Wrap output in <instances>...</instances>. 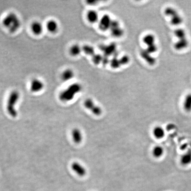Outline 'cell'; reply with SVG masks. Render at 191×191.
Masks as SVG:
<instances>
[{
  "label": "cell",
  "instance_id": "1",
  "mask_svg": "<svg viewBox=\"0 0 191 191\" xmlns=\"http://www.w3.org/2000/svg\"><path fill=\"white\" fill-rule=\"evenodd\" d=\"M2 25L11 33H16L21 26V21L15 13L9 12L2 19Z\"/></svg>",
  "mask_w": 191,
  "mask_h": 191
},
{
  "label": "cell",
  "instance_id": "2",
  "mask_svg": "<svg viewBox=\"0 0 191 191\" xmlns=\"http://www.w3.org/2000/svg\"><path fill=\"white\" fill-rule=\"evenodd\" d=\"M81 90L82 86L80 84L73 83L60 92L58 95L59 100L64 102L72 101L75 97V95L80 92Z\"/></svg>",
  "mask_w": 191,
  "mask_h": 191
},
{
  "label": "cell",
  "instance_id": "3",
  "mask_svg": "<svg viewBox=\"0 0 191 191\" xmlns=\"http://www.w3.org/2000/svg\"><path fill=\"white\" fill-rule=\"evenodd\" d=\"M20 97V93L17 90H13L9 93L7 102L6 109L8 114L12 117L15 118L17 116L16 106Z\"/></svg>",
  "mask_w": 191,
  "mask_h": 191
},
{
  "label": "cell",
  "instance_id": "4",
  "mask_svg": "<svg viewBox=\"0 0 191 191\" xmlns=\"http://www.w3.org/2000/svg\"><path fill=\"white\" fill-rule=\"evenodd\" d=\"M164 13L166 16L170 17V22L172 25L178 26L183 23V19L182 17L178 13L176 9L174 8H166L164 11Z\"/></svg>",
  "mask_w": 191,
  "mask_h": 191
},
{
  "label": "cell",
  "instance_id": "5",
  "mask_svg": "<svg viewBox=\"0 0 191 191\" xmlns=\"http://www.w3.org/2000/svg\"><path fill=\"white\" fill-rule=\"evenodd\" d=\"M44 82L39 78H34L30 82V90L33 93L40 92L44 90Z\"/></svg>",
  "mask_w": 191,
  "mask_h": 191
},
{
  "label": "cell",
  "instance_id": "6",
  "mask_svg": "<svg viewBox=\"0 0 191 191\" xmlns=\"http://www.w3.org/2000/svg\"><path fill=\"white\" fill-rule=\"evenodd\" d=\"M84 106L85 108L90 110L96 115H100L102 113V109L100 107L96 105L93 100L88 98L85 100L84 103Z\"/></svg>",
  "mask_w": 191,
  "mask_h": 191
},
{
  "label": "cell",
  "instance_id": "7",
  "mask_svg": "<svg viewBox=\"0 0 191 191\" xmlns=\"http://www.w3.org/2000/svg\"><path fill=\"white\" fill-rule=\"evenodd\" d=\"M110 29L111 33L114 37L119 38L124 35V30L120 27L119 22L117 20H112Z\"/></svg>",
  "mask_w": 191,
  "mask_h": 191
},
{
  "label": "cell",
  "instance_id": "8",
  "mask_svg": "<svg viewBox=\"0 0 191 191\" xmlns=\"http://www.w3.org/2000/svg\"><path fill=\"white\" fill-rule=\"evenodd\" d=\"M44 25L42 23L38 20H35L30 25V29L31 33L35 36H40L44 32Z\"/></svg>",
  "mask_w": 191,
  "mask_h": 191
},
{
  "label": "cell",
  "instance_id": "9",
  "mask_svg": "<svg viewBox=\"0 0 191 191\" xmlns=\"http://www.w3.org/2000/svg\"><path fill=\"white\" fill-rule=\"evenodd\" d=\"M100 49L104 53L105 56L108 57L117 54L116 53L117 46L115 43H111L108 45H102L100 46Z\"/></svg>",
  "mask_w": 191,
  "mask_h": 191
},
{
  "label": "cell",
  "instance_id": "10",
  "mask_svg": "<svg viewBox=\"0 0 191 191\" xmlns=\"http://www.w3.org/2000/svg\"><path fill=\"white\" fill-rule=\"evenodd\" d=\"M46 28L49 33L53 34L57 33L59 30V24L58 22L55 19H49L46 24Z\"/></svg>",
  "mask_w": 191,
  "mask_h": 191
},
{
  "label": "cell",
  "instance_id": "11",
  "mask_svg": "<svg viewBox=\"0 0 191 191\" xmlns=\"http://www.w3.org/2000/svg\"><path fill=\"white\" fill-rule=\"evenodd\" d=\"M112 20L109 15L105 14L102 17L99 23V28L102 31H106L110 29Z\"/></svg>",
  "mask_w": 191,
  "mask_h": 191
},
{
  "label": "cell",
  "instance_id": "12",
  "mask_svg": "<svg viewBox=\"0 0 191 191\" xmlns=\"http://www.w3.org/2000/svg\"><path fill=\"white\" fill-rule=\"evenodd\" d=\"M140 55L141 57L146 61L149 65L153 66L156 64V58L152 56L151 54L148 52L145 49L141 50Z\"/></svg>",
  "mask_w": 191,
  "mask_h": 191
},
{
  "label": "cell",
  "instance_id": "13",
  "mask_svg": "<svg viewBox=\"0 0 191 191\" xmlns=\"http://www.w3.org/2000/svg\"><path fill=\"white\" fill-rule=\"evenodd\" d=\"M75 76L74 72L73 69L70 68H67L63 70L61 73V80L63 81L67 82L72 80Z\"/></svg>",
  "mask_w": 191,
  "mask_h": 191
},
{
  "label": "cell",
  "instance_id": "14",
  "mask_svg": "<svg viewBox=\"0 0 191 191\" xmlns=\"http://www.w3.org/2000/svg\"><path fill=\"white\" fill-rule=\"evenodd\" d=\"M71 168L73 171L79 176H83L86 174V169L78 163L77 162L73 163L71 165Z\"/></svg>",
  "mask_w": 191,
  "mask_h": 191
},
{
  "label": "cell",
  "instance_id": "15",
  "mask_svg": "<svg viewBox=\"0 0 191 191\" xmlns=\"http://www.w3.org/2000/svg\"><path fill=\"white\" fill-rule=\"evenodd\" d=\"M189 44V41L187 38L181 40H178L174 44V47L177 51H182L187 48Z\"/></svg>",
  "mask_w": 191,
  "mask_h": 191
},
{
  "label": "cell",
  "instance_id": "16",
  "mask_svg": "<svg viewBox=\"0 0 191 191\" xmlns=\"http://www.w3.org/2000/svg\"><path fill=\"white\" fill-rule=\"evenodd\" d=\"M82 47L78 44H74L69 47V52L71 56L76 57L80 55L82 51Z\"/></svg>",
  "mask_w": 191,
  "mask_h": 191
},
{
  "label": "cell",
  "instance_id": "17",
  "mask_svg": "<svg viewBox=\"0 0 191 191\" xmlns=\"http://www.w3.org/2000/svg\"><path fill=\"white\" fill-rule=\"evenodd\" d=\"M72 136L74 142L77 144L81 143L83 139V136L81 131L77 128H74L72 130Z\"/></svg>",
  "mask_w": 191,
  "mask_h": 191
},
{
  "label": "cell",
  "instance_id": "18",
  "mask_svg": "<svg viewBox=\"0 0 191 191\" xmlns=\"http://www.w3.org/2000/svg\"><path fill=\"white\" fill-rule=\"evenodd\" d=\"M86 17L89 22L92 24L96 23L98 21L99 18L98 13L96 11L93 10L89 11L87 12Z\"/></svg>",
  "mask_w": 191,
  "mask_h": 191
},
{
  "label": "cell",
  "instance_id": "19",
  "mask_svg": "<svg viewBox=\"0 0 191 191\" xmlns=\"http://www.w3.org/2000/svg\"><path fill=\"white\" fill-rule=\"evenodd\" d=\"M181 163L184 166L189 165L191 164V151L189 150L181 156L180 159Z\"/></svg>",
  "mask_w": 191,
  "mask_h": 191
},
{
  "label": "cell",
  "instance_id": "20",
  "mask_svg": "<svg viewBox=\"0 0 191 191\" xmlns=\"http://www.w3.org/2000/svg\"><path fill=\"white\" fill-rule=\"evenodd\" d=\"M153 134L156 139H162L165 135V131L161 126H156L153 130Z\"/></svg>",
  "mask_w": 191,
  "mask_h": 191
},
{
  "label": "cell",
  "instance_id": "21",
  "mask_svg": "<svg viewBox=\"0 0 191 191\" xmlns=\"http://www.w3.org/2000/svg\"><path fill=\"white\" fill-rule=\"evenodd\" d=\"M143 42L147 47L153 45L155 44V36L151 34L147 35L143 37Z\"/></svg>",
  "mask_w": 191,
  "mask_h": 191
},
{
  "label": "cell",
  "instance_id": "22",
  "mask_svg": "<svg viewBox=\"0 0 191 191\" xmlns=\"http://www.w3.org/2000/svg\"><path fill=\"white\" fill-rule=\"evenodd\" d=\"M183 107L185 111L191 112V93H188L185 97Z\"/></svg>",
  "mask_w": 191,
  "mask_h": 191
},
{
  "label": "cell",
  "instance_id": "23",
  "mask_svg": "<svg viewBox=\"0 0 191 191\" xmlns=\"http://www.w3.org/2000/svg\"><path fill=\"white\" fill-rule=\"evenodd\" d=\"M164 151L161 146H157L154 147L153 150V154L156 158H159L163 155Z\"/></svg>",
  "mask_w": 191,
  "mask_h": 191
},
{
  "label": "cell",
  "instance_id": "24",
  "mask_svg": "<svg viewBox=\"0 0 191 191\" xmlns=\"http://www.w3.org/2000/svg\"><path fill=\"white\" fill-rule=\"evenodd\" d=\"M174 33L178 40H181L187 38L185 31L181 28H179L176 29Z\"/></svg>",
  "mask_w": 191,
  "mask_h": 191
},
{
  "label": "cell",
  "instance_id": "25",
  "mask_svg": "<svg viewBox=\"0 0 191 191\" xmlns=\"http://www.w3.org/2000/svg\"><path fill=\"white\" fill-rule=\"evenodd\" d=\"M82 50L86 55L91 56L92 57L95 54L94 47L89 45L83 46L82 47Z\"/></svg>",
  "mask_w": 191,
  "mask_h": 191
},
{
  "label": "cell",
  "instance_id": "26",
  "mask_svg": "<svg viewBox=\"0 0 191 191\" xmlns=\"http://www.w3.org/2000/svg\"><path fill=\"white\" fill-rule=\"evenodd\" d=\"M110 65L113 68L118 69L121 66L119 59L117 58V57H114L110 62Z\"/></svg>",
  "mask_w": 191,
  "mask_h": 191
},
{
  "label": "cell",
  "instance_id": "27",
  "mask_svg": "<svg viewBox=\"0 0 191 191\" xmlns=\"http://www.w3.org/2000/svg\"><path fill=\"white\" fill-rule=\"evenodd\" d=\"M92 57V62L95 65H99L102 62L103 57L100 54H95Z\"/></svg>",
  "mask_w": 191,
  "mask_h": 191
},
{
  "label": "cell",
  "instance_id": "28",
  "mask_svg": "<svg viewBox=\"0 0 191 191\" xmlns=\"http://www.w3.org/2000/svg\"><path fill=\"white\" fill-rule=\"evenodd\" d=\"M145 50L149 53L150 54H152L155 53V52L158 51V47L156 44L147 47V48Z\"/></svg>",
  "mask_w": 191,
  "mask_h": 191
},
{
  "label": "cell",
  "instance_id": "29",
  "mask_svg": "<svg viewBox=\"0 0 191 191\" xmlns=\"http://www.w3.org/2000/svg\"><path fill=\"white\" fill-rule=\"evenodd\" d=\"M121 66L125 65L127 64L130 62V58L127 56H122L121 58H119Z\"/></svg>",
  "mask_w": 191,
  "mask_h": 191
},
{
  "label": "cell",
  "instance_id": "30",
  "mask_svg": "<svg viewBox=\"0 0 191 191\" xmlns=\"http://www.w3.org/2000/svg\"><path fill=\"white\" fill-rule=\"evenodd\" d=\"M108 62H109V60L108 59V57H103V58L102 62V63L103 65L107 64Z\"/></svg>",
  "mask_w": 191,
  "mask_h": 191
}]
</instances>
